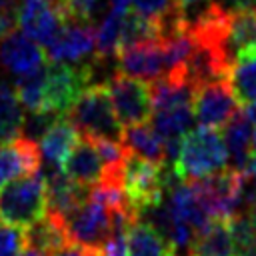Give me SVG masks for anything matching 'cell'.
I'll use <instances>...</instances> for the list:
<instances>
[{"mask_svg":"<svg viewBox=\"0 0 256 256\" xmlns=\"http://www.w3.org/2000/svg\"><path fill=\"white\" fill-rule=\"evenodd\" d=\"M178 182L172 166L128 152L122 166V188L140 218L152 208H158L164 202V192L172 190Z\"/></svg>","mask_w":256,"mask_h":256,"instance_id":"obj_1","label":"cell"},{"mask_svg":"<svg viewBox=\"0 0 256 256\" xmlns=\"http://www.w3.org/2000/svg\"><path fill=\"white\" fill-rule=\"evenodd\" d=\"M226 162L228 150L224 138L214 128L200 126L182 136L180 150L172 168L178 180H194L224 170Z\"/></svg>","mask_w":256,"mask_h":256,"instance_id":"obj_2","label":"cell"},{"mask_svg":"<svg viewBox=\"0 0 256 256\" xmlns=\"http://www.w3.org/2000/svg\"><path fill=\"white\" fill-rule=\"evenodd\" d=\"M48 210L46 178L42 172L18 178L0 188V220L10 226H32Z\"/></svg>","mask_w":256,"mask_h":256,"instance_id":"obj_3","label":"cell"},{"mask_svg":"<svg viewBox=\"0 0 256 256\" xmlns=\"http://www.w3.org/2000/svg\"><path fill=\"white\" fill-rule=\"evenodd\" d=\"M66 118L76 126L82 136L122 140V122L116 116L110 94L104 84L88 86L74 102Z\"/></svg>","mask_w":256,"mask_h":256,"instance_id":"obj_4","label":"cell"},{"mask_svg":"<svg viewBox=\"0 0 256 256\" xmlns=\"http://www.w3.org/2000/svg\"><path fill=\"white\" fill-rule=\"evenodd\" d=\"M94 76L92 64H62L50 62L46 68L44 110L56 116H66L80 94L90 86Z\"/></svg>","mask_w":256,"mask_h":256,"instance_id":"obj_5","label":"cell"},{"mask_svg":"<svg viewBox=\"0 0 256 256\" xmlns=\"http://www.w3.org/2000/svg\"><path fill=\"white\" fill-rule=\"evenodd\" d=\"M204 200L212 218H226L230 220L236 212H240L242 200H246V182L242 170L226 168L214 172L204 178L188 180Z\"/></svg>","mask_w":256,"mask_h":256,"instance_id":"obj_6","label":"cell"},{"mask_svg":"<svg viewBox=\"0 0 256 256\" xmlns=\"http://www.w3.org/2000/svg\"><path fill=\"white\" fill-rule=\"evenodd\" d=\"M104 86L110 94L112 106L122 124H126V126L144 124L146 118H150L152 92L144 80L118 70L106 78Z\"/></svg>","mask_w":256,"mask_h":256,"instance_id":"obj_7","label":"cell"},{"mask_svg":"<svg viewBox=\"0 0 256 256\" xmlns=\"http://www.w3.org/2000/svg\"><path fill=\"white\" fill-rule=\"evenodd\" d=\"M194 118L200 126L216 128L226 126L230 118L240 110L238 100L228 84V80L208 82L194 90Z\"/></svg>","mask_w":256,"mask_h":256,"instance_id":"obj_8","label":"cell"},{"mask_svg":"<svg viewBox=\"0 0 256 256\" xmlns=\"http://www.w3.org/2000/svg\"><path fill=\"white\" fill-rule=\"evenodd\" d=\"M70 22L64 14L54 8L48 0H18L16 2V24L40 46H48L64 24Z\"/></svg>","mask_w":256,"mask_h":256,"instance_id":"obj_9","label":"cell"},{"mask_svg":"<svg viewBox=\"0 0 256 256\" xmlns=\"http://www.w3.org/2000/svg\"><path fill=\"white\" fill-rule=\"evenodd\" d=\"M96 52V30L88 22H66L58 36L46 46L50 62L82 64Z\"/></svg>","mask_w":256,"mask_h":256,"instance_id":"obj_10","label":"cell"},{"mask_svg":"<svg viewBox=\"0 0 256 256\" xmlns=\"http://www.w3.org/2000/svg\"><path fill=\"white\" fill-rule=\"evenodd\" d=\"M48 60L38 42H34L24 32L12 28L4 36H0V68L8 74L22 76L40 66Z\"/></svg>","mask_w":256,"mask_h":256,"instance_id":"obj_11","label":"cell"},{"mask_svg":"<svg viewBox=\"0 0 256 256\" xmlns=\"http://www.w3.org/2000/svg\"><path fill=\"white\" fill-rule=\"evenodd\" d=\"M118 68L124 74H130L140 80H158L166 76L168 66H166V54L162 42H142V44H132L124 46L116 54Z\"/></svg>","mask_w":256,"mask_h":256,"instance_id":"obj_12","label":"cell"},{"mask_svg":"<svg viewBox=\"0 0 256 256\" xmlns=\"http://www.w3.org/2000/svg\"><path fill=\"white\" fill-rule=\"evenodd\" d=\"M40 146L30 138H16L0 146V188L14 178H24L40 172Z\"/></svg>","mask_w":256,"mask_h":256,"instance_id":"obj_13","label":"cell"},{"mask_svg":"<svg viewBox=\"0 0 256 256\" xmlns=\"http://www.w3.org/2000/svg\"><path fill=\"white\" fill-rule=\"evenodd\" d=\"M44 178H46V198H48V210L46 212L56 216L58 220H64L80 204H84L90 196L88 186L78 184L64 170L48 168Z\"/></svg>","mask_w":256,"mask_h":256,"instance_id":"obj_14","label":"cell"},{"mask_svg":"<svg viewBox=\"0 0 256 256\" xmlns=\"http://www.w3.org/2000/svg\"><path fill=\"white\" fill-rule=\"evenodd\" d=\"M62 170L82 186H96L102 182L106 166H104V160L98 154L94 142L88 136L80 134V138H78L74 150L70 152Z\"/></svg>","mask_w":256,"mask_h":256,"instance_id":"obj_15","label":"cell"},{"mask_svg":"<svg viewBox=\"0 0 256 256\" xmlns=\"http://www.w3.org/2000/svg\"><path fill=\"white\" fill-rule=\"evenodd\" d=\"M78 138H80V132L76 130V126L64 116L58 118L40 138V154L46 162V168L62 170Z\"/></svg>","mask_w":256,"mask_h":256,"instance_id":"obj_16","label":"cell"},{"mask_svg":"<svg viewBox=\"0 0 256 256\" xmlns=\"http://www.w3.org/2000/svg\"><path fill=\"white\" fill-rule=\"evenodd\" d=\"M236 244L230 228V220L216 218L212 220L204 230H200L190 246L188 256H234Z\"/></svg>","mask_w":256,"mask_h":256,"instance_id":"obj_17","label":"cell"},{"mask_svg":"<svg viewBox=\"0 0 256 256\" xmlns=\"http://www.w3.org/2000/svg\"><path fill=\"white\" fill-rule=\"evenodd\" d=\"M128 256H178V248L150 222L136 220L128 232Z\"/></svg>","mask_w":256,"mask_h":256,"instance_id":"obj_18","label":"cell"},{"mask_svg":"<svg viewBox=\"0 0 256 256\" xmlns=\"http://www.w3.org/2000/svg\"><path fill=\"white\" fill-rule=\"evenodd\" d=\"M252 120L244 110H238L230 122L224 126V144L228 150L230 168L244 170V166L250 160V148H252Z\"/></svg>","mask_w":256,"mask_h":256,"instance_id":"obj_19","label":"cell"},{"mask_svg":"<svg viewBox=\"0 0 256 256\" xmlns=\"http://www.w3.org/2000/svg\"><path fill=\"white\" fill-rule=\"evenodd\" d=\"M224 48L232 62L240 52L256 48V10H230Z\"/></svg>","mask_w":256,"mask_h":256,"instance_id":"obj_20","label":"cell"},{"mask_svg":"<svg viewBox=\"0 0 256 256\" xmlns=\"http://www.w3.org/2000/svg\"><path fill=\"white\" fill-rule=\"evenodd\" d=\"M228 84L238 104L248 106L256 102V48L244 50L234 58L228 70Z\"/></svg>","mask_w":256,"mask_h":256,"instance_id":"obj_21","label":"cell"},{"mask_svg":"<svg viewBox=\"0 0 256 256\" xmlns=\"http://www.w3.org/2000/svg\"><path fill=\"white\" fill-rule=\"evenodd\" d=\"M122 144L126 146L128 152L140 158L166 164V142L154 130V126H148V124L126 126L122 132Z\"/></svg>","mask_w":256,"mask_h":256,"instance_id":"obj_22","label":"cell"},{"mask_svg":"<svg viewBox=\"0 0 256 256\" xmlns=\"http://www.w3.org/2000/svg\"><path fill=\"white\" fill-rule=\"evenodd\" d=\"M24 106L20 104L16 90L0 80V142H12L22 136L24 128Z\"/></svg>","mask_w":256,"mask_h":256,"instance_id":"obj_23","label":"cell"},{"mask_svg":"<svg viewBox=\"0 0 256 256\" xmlns=\"http://www.w3.org/2000/svg\"><path fill=\"white\" fill-rule=\"evenodd\" d=\"M124 18L126 10L124 8H114L102 16L100 26L96 30V58L106 60V58H116L122 42V28H124Z\"/></svg>","mask_w":256,"mask_h":256,"instance_id":"obj_24","label":"cell"},{"mask_svg":"<svg viewBox=\"0 0 256 256\" xmlns=\"http://www.w3.org/2000/svg\"><path fill=\"white\" fill-rule=\"evenodd\" d=\"M194 118V106L184 104L176 108H166V110H156L152 114V126L154 130L166 140H180L184 132L190 128Z\"/></svg>","mask_w":256,"mask_h":256,"instance_id":"obj_25","label":"cell"},{"mask_svg":"<svg viewBox=\"0 0 256 256\" xmlns=\"http://www.w3.org/2000/svg\"><path fill=\"white\" fill-rule=\"evenodd\" d=\"M46 68L48 62L28 74L16 76L14 90L20 104L28 112H42L44 110V86H46Z\"/></svg>","mask_w":256,"mask_h":256,"instance_id":"obj_26","label":"cell"},{"mask_svg":"<svg viewBox=\"0 0 256 256\" xmlns=\"http://www.w3.org/2000/svg\"><path fill=\"white\" fill-rule=\"evenodd\" d=\"M132 12L152 20V22H158V20H164L166 16L174 14L176 10H180L178 2L176 0H132Z\"/></svg>","mask_w":256,"mask_h":256,"instance_id":"obj_27","label":"cell"},{"mask_svg":"<svg viewBox=\"0 0 256 256\" xmlns=\"http://www.w3.org/2000/svg\"><path fill=\"white\" fill-rule=\"evenodd\" d=\"M62 116H56L52 112H30L24 120V128H22V136L30 138L36 142V138H42L46 134V130Z\"/></svg>","mask_w":256,"mask_h":256,"instance_id":"obj_28","label":"cell"},{"mask_svg":"<svg viewBox=\"0 0 256 256\" xmlns=\"http://www.w3.org/2000/svg\"><path fill=\"white\" fill-rule=\"evenodd\" d=\"M24 248V232L0 222V256H18Z\"/></svg>","mask_w":256,"mask_h":256,"instance_id":"obj_29","label":"cell"},{"mask_svg":"<svg viewBox=\"0 0 256 256\" xmlns=\"http://www.w3.org/2000/svg\"><path fill=\"white\" fill-rule=\"evenodd\" d=\"M102 0H66V12L68 18L74 22H88L92 24V18L96 16Z\"/></svg>","mask_w":256,"mask_h":256,"instance_id":"obj_30","label":"cell"},{"mask_svg":"<svg viewBox=\"0 0 256 256\" xmlns=\"http://www.w3.org/2000/svg\"><path fill=\"white\" fill-rule=\"evenodd\" d=\"M100 256H128V238H126V232L114 234L104 244Z\"/></svg>","mask_w":256,"mask_h":256,"instance_id":"obj_31","label":"cell"},{"mask_svg":"<svg viewBox=\"0 0 256 256\" xmlns=\"http://www.w3.org/2000/svg\"><path fill=\"white\" fill-rule=\"evenodd\" d=\"M16 26V4H0V36Z\"/></svg>","mask_w":256,"mask_h":256,"instance_id":"obj_32","label":"cell"},{"mask_svg":"<svg viewBox=\"0 0 256 256\" xmlns=\"http://www.w3.org/2000/svg\"><path fill=\"white\" fill-rule=\"evenodd\" d=\"M242 174H244V182H246V196L256 194V154L250 156V160L244 166Z\"/></svg>","mask_w":256,"mask_h":256,"instance_id":"obj_33","label":"cell"},{"mask_svg":"<svg viewBox=\"0 0 256 256\" xmlns=\"http://www.w3.org/2000/svg\"><path fill=\"white\" fill-rule=\"evenodd\" d=\"M52 256H100V252H92V250H86V248H78V246H64L62 250L54 252Z\"/></svg>","mask_w":256,"mask_h":256,"instance_id":"obj_34","label":"cell"},{"mask_svg":"<svg viewBox=\"0 0 256 256\" xmlns=\"http://www.w3.org/2000/svg\"><path fill=\"white\" fill-rule=\"evenodd\" d=\"M234 256H256V244H250V246L238 248Z\"/></svg>","mask_w":256,"mask_h":256,"instance_id":"obj_35","label":"cell"},{"mask_svg":"<svg viewBox=\"0 0 256 256\" xmlns=\"http://www.w3.org/2000/svg\"><path fill=\"white\" fill-rule=\"evenodd\" d=\"M132 4V0H110V6H114V8H128Z\"/></svg>","mask_w":256,"mask_h":256,"instance_id":"obj_36","label":"cell"},{"mask_svg":"<svg viewBox=\"0 0 256 256\" xmlns=\"http://www.w3.org/2000/svg\"><path fill=\"white\" fill-rule=\"evenodd\" d=\"M246 114H248V118L252 122H256V102H252V104L246 106Z\"/></svg>","mask_w":256,"mask_h":256,"instance_id":"obj_37","label":"cell"},{"mask_svg":"<svg viewBox=\"0 0 256 256\" xmlns=\"http://www.w3.org/2000/svg\"><path fill=\"white\" fill-rule=\"evenodd\" d=\"M252 150L256 152V130H254V134H252Z\"/></svg>","mask_w":256,"mask_h":256,"instance_id":"obj_38","label":"cell"},{"mask_svg":"<svg viewBox=\"0 0 256 256\" xmlns=\"http://www.w3.org/2000/svg\"><path fill=\"white\" fill-rule=\"evenodd\" d=\"M236 2H238V0H228V4H224V2H222V4H224V6H232V4H236Z\"/></svg>","mask_w":256,"mask_h":256,"instance_id":"obj_39","label":"cell"}]
</instances>
